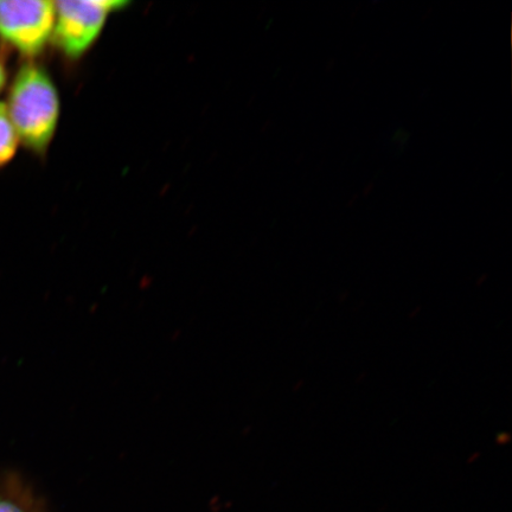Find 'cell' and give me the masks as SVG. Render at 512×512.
I'll list each match as a JSON object with an SVG mask.
<instances>
[{
    "mask_svg": "<svg viewBox=\"0 0 512 512\" xmlns=\"http://www.w3.org/2000/svg\"><path fill=\"white\" fill-rule=\"evenodd\" d=\"M19 139L10 119L8 108L0 102V166L16 155Z\"/></svg>",
    "mask_w": 512,
    "mask_h": 512,
    "instance_id": "5",
    "label": "cell"
},
{
    "mask_svg": "<svg viewBox=\"0 0 512 512\" xmlns=\"http://www.w3.org/2000/svg\"><path fill=\"white\" fill-rule=\"evenodd\" d=\"M0 512H49L47 503L16 472L0 476Z\"/></svg>",
    "mask_w": 512,
    "mask_h": 512,
    "instance_id": "4",
    "label": "cell"
},
{
    "mask_svg": "<svg viewBox=\"0 0 512 512\" xmlns=\"http://www.w3.org/2000/svg\"><path fill=\"white\" fill-rule=\"evenodd\" d=\"M55 2L0 0V36L19 53L40 54L53 38Z\"/></svg>",
    "mask_w": 512,
    "mask_h": 512,
    "instance_id": "3",
    "label": "cell"
},
{
    "mask_svg": "<svg viewBox=\"0 0 512 512\" xmlns=\"http://www.w3.org/2000/svg\"><path fill=\"white\" fill-rule=\"evenodd\" d=\"M121 0H62L55 2L53 38L69 59H80L93 47L107 18L124 9Z\"/></svg>",
    "mask_w": 512,
    "mask_h": 512,
    "instance_id": "2",
    "label": "cell"
},
{
    "mask_svg": "<svg viewBox=\"0 0 512 512\" xmlns=\"http://www.w3.org/2000/svg\"><path fill=\"white\" fill-rule=\"evenodd\" d=\"M6 108L19 142L35 152L46 151L60 118V96L46 70L36 64L19 70Z\"/></svg>",
    "mask_w": 512,
    "mask_h": 512,
    "instance_id": "1",
    "label": "cell"
},
{
    "mask_svg": "<svg viewBox=\"0 0 512 512\" xmlns=\"http://www.w3.org/2000/svg\"><path fill=\"white\" fill-rule=\"evenodd\" d=\"M5 82H6L5 69L2 66V63H0V91H2V89L4 88Z\"/></svg>",
    "mask_w": 512,
    "mask_h": 512,
    "instance_id": "6",
    "label": "cell"
}]
</instances>
